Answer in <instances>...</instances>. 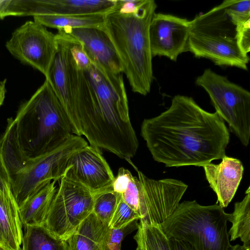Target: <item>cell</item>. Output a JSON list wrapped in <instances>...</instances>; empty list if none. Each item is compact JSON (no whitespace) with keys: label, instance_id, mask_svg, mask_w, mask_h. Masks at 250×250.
Segmentation results:
<instances>
[{"label":"cell","instance_id":"cell-26","mask_svg":"<svg viewBox=\"0 0 250 250\" xmlns=\"http://www.w3.org/2000/svg\"><path fill=\"white\" fill-rule=\"evenodd\" d=\"M226 11L235 26L250 19V0H226Z\"/></svg>","mask_w":250,"mask_h":250},{"label":"cell","instance_id":"cell-34","mask_svg":"<svg viewBox=\"0 0 250 250\" xmlns=\"http://www.w3.org/2000/svg\"><path fill=\"white\" fill-rule=\"evenodd\" d=\"M6 83V79L0 81V107L2 104L5 97V94L6 92L5 86Z\"/></svg>","mask_w":250,"mask_h":250},{"label":"cell","instance_id":"cell-24","mask_svg":"<svg viewBox=\"0 0 250 250\" xmlns=\"http://www.w3.org/2000/svg\"><path fill=\"white\" fill-rule=\"evenodd\" d=\"M121 194L114 191L112 186L94 193L92 212L109 225Z\"/></svg>","mask_w":250,"mask_h":250},{"label":"cell","instance_id":"cell-23","mask_svg":"<svg viewBox=\"0 0 250 250\" xmlns=\"http://www.w3.org/2000/svg\"><path fill=\"white\" fill-rule=\"evenodd\" d=\"M243 199L234 205V211L230 213L229 221L232 226L228 234L230 241L240 238L243 243V246L250 250V187L246 191Z\"/></svg>","mask_w":250,"mask_h":250},{"label":"cell","instance_id":"cell-36","mask_svg":"<svg viewBox=\"0 0 250 250\" xmlns=\"http://www.w3.org/2000/svg\"><path fill=\"white\" fill-rule=\"evenodd\" d=\"M0 250H6L5 249L3 248V247L0 246Z\"/></svg>","mask_w":250,"mask_h":250},{"label":"cell","instance_id":"cell-28","mask_svg":"<svg viewBox=\"0 0 250 250\" xmlns=\"http://www.w3.org/2000/svg\"><path fill=\"white\" fill-rule=\"evenodd\" d=\"M68 35L71 51L76 63L79 68L85 71L90 67L92 62L82 44L73 37Z\"/></svg>","mask_w":250,"mask_h":250},{"label":"cell","instance_id":"cell-21","mask_svg":"<svg viewBox=\"0 0 250 250\" xmlns=\"http://www.w3.org/2000/svg\"><path fill=\"white\" fill-rule=\"evenodd\" d=\"M105 14L76 15H41L33 17L34 21L46 27L59 30L86 27H103Z\"/></svg>","mask_w":250,"mask_h":250},{"label":"cell","instance_id":"cell-20","mask_svg":"<svg viewBox=\"0 0 250 250\" xmlns=\"http://www.w3.org/2000/svg\"><path fill=\"white\" fill-rule=\"evenodd\" d=\"M23 227L21 250H67L66 241L54 234L44 224Z\"/></svg>","mask_w":250,"mask_h":250},{"label":"cell","instance_id":"cell-10","mask_svg":"<svg viewBox=\"0 0 250 250\" xmlns=\"http://www.w3.org/2000/svg\"><path fill=\"white\" fill-rule=\"evenodd\" d=\"M5 47L14 57L37 69L47 79L58 43L56 34L44 25L30 21L13 32Z\"/></svg>","mask_w":250,"mask_h":250},{"label":"cell","instance_id":"cell-6","mask_svg":"<svg viewBox=\"0 0 250 250\" xmlns=\"http://www.w3.org/2000/svg\"><path fill=\"white\" fill-rule=\"evenodd\" d=\"M188 51L217 65L248 70L249 57L238 47L236 26L226 13L225 0L190 21Z\"/></svg>","mask_w":250,"mask_h":250},{"label":"cell","instance_id":"cell-4","mask_svg":"<svg viewBox=\"0 0 250 250\" xmlns=\"http://www.w3.org/2000/svg\"><path fill=\"white\" fill-rule=\"evenodd\" d=\"M93 88L101 118V150L130 162L139 142L131 124L124 79L92 63L84 71Z\"/></svg>","mask_w":250,"mask_h":250},{"label":"cell","instance_id":"cell-33","mask_svg":"<svg viewBox=\"0 0 250 250\" xmlns=\"http://www.w3.org/2000/svg\"><path fill=\"white\" fill-rule=\"evenodd\" d=\"M170 239L173 250H193L190 246L185 242Z\"/></svg>","mask_w":250,"mask_h":250},{"label":"cell","instance_id":"cell-8","mask_svg":"<svg viewBox=\"0 0 250 250\" xmlns=\"http://www.w3.org/2000/svg\"><path fill=\"white\" fill-rule=\"evenodd\" d=\"M51 202L44 225L59 238L66 240L92 212V191L67 167Z\"/></svg>","mask_w":250,"mask_h":250},{"label":"cell","instance_id":"cell-32","mask_svg":"<svg viewBox=\"0 0 250 250\" xmlns=\"http://www.w3.org/2000/svg\"><path fill=\"white\" fill-rule=\"evenodd\" d=\"M123 239L124 238L120 235H110L108 244L110 250H121V244Z\"/></svg>","mask_w":250,"mask_h":250},{"label":"cell","instance_id":"cell-11","mask_svg":"<svg viewBox=\"0 0 250 250\" xmlns=\"http://www.w3.org/2000/svg\"><path fill=\"white\" fill-rule=\"evenodd\" d=\"M139 181L140 220L161 224L175 210L188 186L181 181L156 180L137 170Z\"/></svg>","mask_w":250,"mask_h":250},{"label":"cell","instance_id":"cell-9","mask_svg":"<svg viewBox=\"0 0 250 250\" xmlns=\"http://www.w3.org/2000/svg\"><path fill=\"white\" fill-rule=\"evenodd\" d=\"M88 145L82 136L72 134L49 152L34 159L11 184V191L19 208L48 183L59 181L70 157Z\"/></svg>","mask_w":250,"mask_h":250},{"label":"cell","instance_id":"cell-15","mask_svg":"<svg viewBox=\"0 0 250 250\" xmlns=\"http://www.w3.org/2000/svg\"><path fill=\"white\" fill-rule=\"evenodd\" d=\"M203 167L210 188L216 194L219 205L223 208L227 207L242 180L244 172L242 162L226 155L220 164L210 163Z\"/></svg>","mask_w":250,"mask_h":250},{"label":"cell","instance_id":"cell-3","mask_svg":"<svg viewBox=\"0 0 250 250\" xmlns=\"http://www.w3.org/2000/svg\"><path fill=\"white\" fill-rule=\"evenodd\" d=\"M14 119L21 149L30 159L49 152L73 134L67 114L46 80L21 104Z\"/></svg>","mask_w":250,"mask_h":250},{"label":"cell","instance_id":"cell-18","mask_svg":"<svg viewBox=\"0 0 250 250\" xmlns=\"http://www.w3.org/2000/svg\"><path fill=\"white\" fill-rule=\"evenodd\" d=\"M0 156L8 173L10 185L18 174L29 167L34 159L22 151L18 139L14 119H7L4 132L0 137Z\"/></svg>","mask_w":250,"mask_h":250},{"label":"cell","instance_id":"cell-25","mask_svg":"<svg viewBox=\"0 0 250 250\" xmlns=\"http://www.w3.org/2000/svg\"><path fill=\"white\" fill-rule=\"evenodd\" d=\"M140 219L139 215L123 200L121 195L108 226L110 229H120Z\"/></svg>","mask_w":250,"mask_h":250},{"label":"cell","instance_id":"cell-5","mask_svg":"<svg viewBox=\"0 0 250 250\" xmlns=\"http://www.w3.org/2000/svg\"><path fill=\"white\" fill-rule=\"evenodd\" d=\"M229 217L219 204L202 206L195 200L186 201L161 226L169 239L185 242L193 250H230Z\"/></svg>","mask_w":250,"mask_h":250},{"label":"cell","instance_id":"cell-13","mask_svg":"<svg viewBox=\"0 0 250 250\" xmlns=\"http://www.w3.org/2000/svg\"><path fill=\"white\" fill-rule=\"evenodd\" d=\"M67 167L80 182L95 192L111 187L115 178L101 150L89 145L70 157Z\"/></svg>","mask_w":250,"mask_h":250},{"label":"cell","instance_id":"cell-2","mask_svg":"<svg viewBox=\"0 0 250 250\" xmlns=\"http://www.w3.org/2000/svg\"><path fill=\"white\" fill-rule=\"evenodd\" d=\"M157 4L143 0L134 10L114 7L105 14L104 27L120 59L132 90L146 96L153 81L149 26Z\"/></svg>","mask_w":250,"mask_h":250},{"label":"cell","instance_id":"cell-14","mask_svg":"<svg viewBox=\"0 0 250 250\" xmlns=\"http://www.w3.org/2000/svg\"><path fill=\"white\" fill-rule=\"evenodd\" d=\"M61 30L82 44L92 63L116 74L123 73L120 59L104 26Z\"/></svg>","mask_w":250,"mask_h":250},{"label":"cell","instance_id":"cell-27","mask_svg":"<svg viewBox=\"0 0 250 250\" xmlns=\"http://www.w3.org/2000/svg\"><path fill=\"white\" fill-rule=\"evenodd\" d=\"M121 196L123 200L140 216L139 181L138 178L131 175L128 187Z\"/></svg>","mask_w":250,"mask_h":250},{"label":"cell","instance_id":"cell-31","mask_svg":"<svg viewBox=\"0 0 250 250\" xmlns=\"http://www.w3.org/2000/svg\"><path fill=\"white\" fill-rule=\"evenodd\" d=\"M11 191L9 176L0 156V192Z\"/></svg>","mask_w":250,"mask_h":250},{"label":"cell","instance_id":"cell-19","mask_svg":"<svg viewBox=\"0 0 250 250\" xmlns=\"http://www.w3.org/2000/svg\"><path fill=\"white\" fill-rule=\"evenodd\" d=\"M52 181L28 199L19 208L22 226L44 224L57 187Z\"/></svg>","mask_w":250,"mask_h":250},{"label":"cell","instance_id":"cell-35","mask_svg":"<svg viewBox=\"0 0 250 250\" xmlns=\"http://www.w3.org/2000/svg\"><path fill=\"white\" fill-rule=\"evenodd\" d=\"M230 250H247L243 245H240L239 244H237L234 246H232Z\"/></svg>","mask_w":250,"mask_h":250},{"label":"cell","instance_id":"cell-22","mask_svg":"<svg viewBox=\"0 0 250 250\" xmlns=\"http://www.w3.org/2000/svg\"><path fill=\"white\" fill-rule=\"evenodd\" d=\"M139 221L133 237L136 250H173L170 239L160 224L143 219Z\"/></svg>","mask_w":250,"mask_h":250},{"label":"cell","instance_id":"cell-30","mask_svg":"<svg viewBox=\"0 0 250 250\" xmlns=\"http://www.w3.org/2000/svg\"><path fill=\"white\" fill-rule=\"evenodd\" d=\"M131 174L128 169L120 167L112 184L114 191L120 194L124 193L128 187Z\"/></svg>","mask_w":250,"mask_h":250},{"label":"cell","instance_id":"cell-7","mask_svg":"<svg viewBox=\"0 0 250 250\" xmlns=\"http://www.w3.org/2000/svg\"><path fill=\"white\" fill-rule=\"evenodd\" d=\"M208 94L219 117L230 131L247 146L250 138V93L209 68L195 81Z\"/></svg>","mask_w":250,"mask_h":250},{"label":"cell","instance_id":"cell-29","mask_svg":"<svg viewBox=\"0 0 250 250\" xmlns=\"http://www.w3.org/2000/svg\"><path fill=\"white\" fill-rule=\"evenodd\" d=\"M237 44L245 55L250 51V19L236 26Z\"/></svg>","mask_w":250,"mask_h":250},{"label":"cell","instance_id":"cell-12","mask_svg":"<svg viewBox=\"0 0 250 250\" xmlns=\"http://www.w3.org/2000/svg\"><path fill=\"white\" fill-rule=\"evenodd\" d=\"M190 21L172 15L154 13L149 26L152 57L165 56L176 61L188 51Z\"/></svg>","mask_w":250,"mask_h":250},{"label":"cell","instance_id":"cell-17","mask_svg":"<svg viewBox=\"0 0 250 250\" xmlns=\"http://www.w3.org/2000/svg\"><path fill=\"white\" fill-rule=\"evenodd\" d=\"M22 227L12 191L0 192V246L7 250H21Z\"/></svg>","mask_w":250,"mask_h":250},{"label":"cell","instance_id":"cell-1","mask_svg":"<svg viewBox=\"0 0 250 250\" xmlns=\"http://www.w3.org/2000/svg\"><path fill=\"white\" fill-rule=\"evenodd\" d=\"M141 135L153 159L166 167H203L222 159L230 137L216 112L201 108L191 98L177 95L159 115L145 119Z\"/></svg>","mask_w":250,"mask_h":250},{"label":"cell","instance_id":"cell-16","mask_svg":"<svg viewBox=\"0 0 250 250\" xmlns=\"http://www.w3.org/2000/svg\"><path fill=\"white\" fill-rule=\"evenodd\" d=\"M108 225L92 212L66 240L67 250H110Z\"/></svg>","mask_w":250,"mask_h":250}]
</instances>
